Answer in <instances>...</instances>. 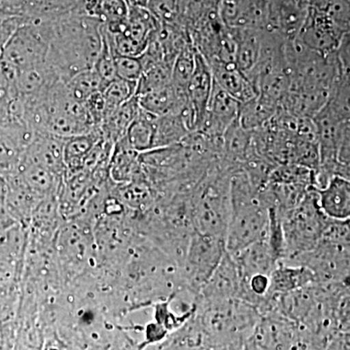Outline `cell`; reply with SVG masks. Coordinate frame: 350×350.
<instances>
[{"label":"cell","mask_w":350,"mask_h":350,"mask_svg":"<svg viewBox=\"0 0 350 350\" xmlns=\"http://www.w3.org/2000/svg\"><path fill=\"white\" fill-rule=\"evenodd\" d=\"M103 23L85 13H71L51 20L46 63L62 82L94 68L103 47Z\"/></svg>","instance_id":"1"},{"label":"cell","mask_w":350,"mask_h":350,"mask_svg":"<svg viewBox=\"0 0 350 350\" xmlns=\"http://www.w3.org/2000/svg\"><path fill=\"white\" fill-rule=\"evenodd\" d=\"M288 265L310 269L319 284H349V220H330L314 247Z\"/></svg>","instance_id":"2"},{"label":"cell","mask_w":350,"mask_h":350,"mask_svg":"<svg viewBox=\"0 0 350 350\" xmlns=\"http://www.w3.org/2000/svg\"><path fill=\"white\" fill-rule=\"evenodd\" d=\"M278 217L284 237L285 255L282 262L285 264L312 250L331 220L320 209L314 188L308 191L298 206Z\"/></svg>","instance_id":"3"},{"label":"cell","mask_w":350,"mask_h":350,"mask_svg":"<svg viewBox=\"0 0 350 350\" xmlns=\"http://www.w3.org/2000/svg\"><path fill=\"white\" fill-rule=\"evenodd\" d=\"M50 39V20L29 21L21 25L2 51V72L14 84L18 71L46 63Z\"/></svg>","instance_id":"4"},{"label":"cell","mask_w":350,"mask_h":350,"mask_svg":"<svg viewBox=\"0 0 350 350\" xmlns=\"http://www.w3.org/2000/svg\"><path fill=\"white\" fill-rule=\"evenodd\" d=\"M226 252L225 239L193 232L183 260V280L186 287L199 294Z\"/></svg>","instance_id":"5"},{"label":"cell","mask_w":350,"mask_h":350,"mask_svg":"<svg viewBox=\"0 0 350 350\" xmlns=\"http://www.w3.org/2000/svg\"><path fill=\"white\" fill-rule=\"evenodd\" d=\"M349 33L342 31L325 14L310 4L305 22L295 39L308 49L327 56L337 51L342 38Z\"/></svg>","instance_id":"6"},{"label":"cell","mask_w":350,"mask_h":350,"mask_svg":"<svg viewBox=\"0 0 350 350\" xmlns=\"http://www.w3.org/2000/svg\"><path fill=\"white\" fill-rule=\"evenodd\" d=\"M269 0H219L218 16L227 29H267Z\"/></svg>","instance_id":"7"},{"label":"cell","mask_w":350,"mask_h":350,"mask_svg":"<svg viewBox=\"0 0 350 350\" xmlns=\"http://www.w3.org/2000/svg\"><path fill=\"white\" fill-rule=\"evenodd\" d=\"M243 285L234 258L226 251L217 269L200 288L198 301H216L239 299Z\"/></svg>","instance_id":"8"},{"label":"cell","mask_w":350,"mask_h":350,"mask_svg":"<svg viewBox=\"0 0 350 350\" xmlns=\"http://www.w3.org/2000/svg\"><path fill=\"white\" fill-rule=\"evenodd\" d=\"M308 8L310 0H269L267 29L278 32L286 40L296 38Z\"/></svg>","instance_id":"9"},{"label":"cell","mask_w":350,"mask_h":350,"mask_svg":"<svg viewBox=\"0 0 350 350\" xmlns=\"http://www.w3.org/2000/svg\"><path fill=\"white\" fill-rule=\"evenodd\" d=\"M64 142L66 138L38 133L31 144L25 149L20 163L40 165L54 174L64 176Z\"/></svg>","instance_id":"10"},{"label":"cell","mask_w":350,"mask_h":350,"mask_svg":"<svg viewBox=\"0 0 350 350\" xmlns=\"http://www.w3.org/2000/svg\"><path fill=\"white\" fill-rule=\"evenodd\" d=\"M232 257L238 267L243 286L253 276L265 275L269 278L280 262L266 237Z\"/></svg>","instance_id":"11"},{"label":"cell","mask_w":350,"mask_h":350,"mask_svg":"<svg viewBox=\"0 0 350 350\" xmlns=\"http://www.w3.org/2000/svg\"><path fill=\"white\" fill-rule=\"evenodd\" d=\"M315 191L320 209L327 217L331 220H349V179L337 175L332 177L325 187Z\"/></svg>","instance_id":"12"},{"label":"cell","mask_w":350,"mask_h":350,"mask_svg":"<svg viewBox=\"0 0 350 350\" xmlns=\"http://www.w3.org/2000/svg\"><path fill=\"white\" fill-rule=\"evenodd\" d=\"M213 88V76L211 66L204 57L196 50L195 69L187 87L189 103L194 108L197 117V129L204 118ZM197 131V130H196Z\"/></svg>","instance_id":"13"},{"label":"cell","mask_w":350,"mask_h":350,"mask_svg":"<svg viewBox=\"0 0 350 350\" xmlns=\"http://www.w3.org/2000/svg\"><path fill=\"white\" fill-rule=\"evenodd\" d=\"M208 64L214 82L239 103H247L258 96L257 90L244 73L237 68L236 64L211 62Z\"/></svg>","instance_id":"14"},{"label":"cell","mask_w":350,"mask_h":350,"mask_svg":"<svg viewBox=\"0 0 350 350\" xmlns=\"http://www.w3.org/2000/svg\"><path fill=\"white\" fill-rule=\"evenodd\" d=\"M137 98L142 109L158 117L180 112L188 103L187 93L177 89L172 82Z\"/></svg>","instance_id":"15"},{"label":"cell","mask_w":350,"mask_h":350,"mask_svg":"<svg viewBox=\"0 0 350 350\" xmlns=\"http://www.w3.org/2000/svg\"><path fill=\"white\" fill-rule=\"evenodd\" d=\"M101 138L103 137L100 128L84 135L66 138L64 161L66 174L71 175L84 170L88 157Z\"/></svg>","instance_id":"16"},{"label":"cell","mask_w":350,"mask_h":350,"mask_svg":"<svg viewBox=\"0 0 350 350\" xmlns=\"http://www.w3.org/2000/svg\"><path fill=\"white\" fill-rule=\"evenodd\" d=\"M139 109L137 96L117 108L109 116L103 120L101 125L98 126L103 138L110 144H115L125 137L129 126L133 123V120L137 118Z\"/></svg>","instance_id":"17"},{"label":"cell","mask_w":350,"mask_h":350,"mask_svg":"<svg viewBox=\"0 0 350 350\" xmlns=\"http://www.w3.org/2000/svg\"><path fill=\"white\" fill-rule=\"evenodd\" d=\"M157 118L158 116L140 107L137 118L129 126L125 139L137 153H144L153 149Z\"/></svg>","instance_id":"18"},{"label":"cell","mask_w":350,"mask_h":350,"mask_svg":"<svg viewBox=\"0 0 350 350\" xmlns=\"http://www.w3.org/2000/svg\"><path fill=\"white\" fill-rule=\"evenodd\" d=\"M278 108L275 103L258 96L247 103H241L238 116L239 125L245 131H252L275 116Z\"/></svg>","instance_id":"19"},{"label":"cell","mask_w":350,"mask_h":350,"mask_svg":"<svg viewBox=\"0 0 350 350\" xmlns=\"http://www.w3.org/2000/svg\"><path fill=\"white\" fill-rule=\"evenodd\" d=\"M69 94L80 103H85L92 96L100 93L103 83L94 68L81 71L66 83Z\"/></svg>","instance_id":"20"},{"label":"cell","mask_w":350,"mask_h":350,"mask_svg":"<svg viewBox=\"0 0 350 350\" xmlns=\"http://www.w3.org/2000/svg\"><path fill=\"white\" fill-rule=\"evenodd\" d=\"M137 82L126 81V80L116 78L103 88L101 94L105 103V119L117 108L133 98L137 93Z\"/></svg>","instance_id":"21"},{"label":"cell","mask_w":350,"mask_h":350,"mask_svg":"<svg viewBox=\"0 0 350 350\" xmlns=\"http://www.w3.org/2000/svg\"><path fill=\"white\" fill-rule=\"evenodd\" d=\"M195 55L196 48L192 42H190L175 57L172 66V83L177 89L187 91L189 82L194 72Z\"/></svg>","instance_id":"22"},{"label":"cell","mask_w":350,"mask_h":350,"mask_svg":"<svg viewBox=\"0 0 350 350\" xmlns=\"http://www.w3.org/2000/svg\"><path fill=\"white\" fill-rule=\"evenodd\" d=\"M24 150L12 137L0 131V175L17 172Z\"/></svg>","instance_id":"23"},{"label":"cell","mask_w":350,"mask_h":350,"mask_svg":"<svg viewBox=\"0 0 350 350\" xmlns=\"http://www.w3.org/2000/svg\"><path fill=\"white\" fill-rule=\"evenodd\" d=\"M101 33H103V47H101L100 55L94 64V69L100 76L103 83V88L116 79V70H115V54L113 52L111 45L103 31L101 25Z\"/></svg>","instance_id":"24"},{"label":"cell","mask_w":350,"mask_h":350,"mask_svg":"<svg viewBox=\"0 0 350 350\" xmlns=\"http://www.w3.org/2000/svg\"><path fill=\"white\" fill-rule=\"evenodd\" d=\"M115 70L117 78L126 81L138 82L144 72V64L140 57L115 55Z\"/></svg>","instance_id":"25"},{"label":"cell","mask_w":350,"mask_h":350,"mask_svg":"<svg viewBox=\"0 0 350 350\" xmlns=\"http://www.w3.org/2000/svg\"><path fill=\"white\" fill-rule=\"evenodd\" d=\"M146 8L159 23L169 24L178 13V0H148Z\"/></svg>","instance_id":"26"},{"label":"cell","mask_w":350,"mask_h":350,"mask_svg":"<svg viewBox=\"0 0 350 350\" xmlns=\"http://www.w3.org/2000/svg\"><path fill=\"white\" fill-rule=\"evenodd\" d=\"M34 0H0V16L20 17L27 20Z\"/></svg>","instance_id":"27"}]
</instances>
